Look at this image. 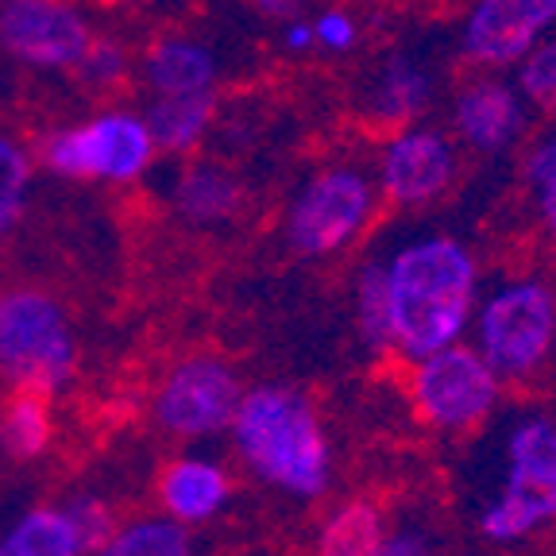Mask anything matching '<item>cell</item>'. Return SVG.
I'll return each mask as SVG.
<instances>
[{"mask_svg":"<svg viewBox=\"0 0 556 556\" xmlns=\"http://www.w3.org/2000/svg\"><path fill=\"white\" fill-rule=\"evenodd\" d=\"M228 495H232V479H228L225 464L208 460V456H182L159 479V506L166 518H174L186 530L217 518Z\"/></svg>","mask_w":556,"mask_h":556,"instance_id":"5bb4252c","label":"cell"},{"mask_svg":"<svg viewBox=\"0 0 556 556\" xmlns=\"http://www.w3.org/2000/svg\"><path fill=\"white\" fill-rule=\"evenodd\" d=\"M518 66V93L526 101L548 104L556 97V39L553 43H538L530 54H521Z\"/></svg>","mask_w":556,"mask_h":556,"instance_id":"484cf974","label":"cell"},{"mask_svg":"<svg viewBox=\"0 0 556 556\" xmlns=\"http://www.w3.org/2000/svg\"><path fill=\"white\" fill-rule=\"evenodd\" d=\"M62 510H66V518L74 521V530H78L86 553H89V548H97L104 538H109V533L116 530L113 506L104 503L101 495H74V498H66V506H62Z\"/></svg>","mask_w":556,"mask_h":556,"instance_id":"4316f807","label":"cell"},{"mask_svg":"<svg viewBox=\"0 0 556 556\" xmlns=\"http://www.w3.org/2000/svg\"><path fill=\"white\" fill-rule=\"evenodd\" d=\"M387 270L391 348L421 359L464 337L476 309L479 270L471 252L452 236H417L402 243Z\"/></svg>","mask_w":556,"mask_h":556,"instance_id":"6da1fadb","label":"cell"},{"mask_svg":"<svg viewBox=\"0 0 556 556\" xmlns=\"http://www.w3.org/2000/svg\"><path fill=\"white\" fill-rule=\"evenodd\" d=\"M382 533L387 530L371 503H348L325 521L317 556H379Z\"/></svg>","mask_w":556,"mask_h":556,"instance_id":"7402d4cb","label":"cell"},{"mask_svg":"<svg viewBox=\"0 0 556 556\" xmlns=\"http://www.w3.org/2000/svg\"><path fill=\"white\" fill-rule=\"evenodd\" d=\"M379 556H433V553H429V545L417 533L402 530V533H382Z\"/></svg>","mask_w":556,"mask_h":556,"instance_id":"f546056e","label":"cell"},{"mask_svg":"<svg viewBox=\"0 0 556 556\" xmlns=\"http://www.w3.org/2000/svg\"><path fill=\"white\" fill-rule=\"evenodd\" d=\"M217 113V101L213 93H178V97H155L151 109L143 113L151 139H155V151L166 155H186L205 139L208 124Z\"/></svg>","mask_w":556,"mask_h":556,"instance_id":"e0dca14e","label":"cell"},{"mask_svg":"<svg viewBox=\"0 0 556 556\" xmlns=\"http://www.w3.org/2000/svg\"><path fill=\"white\" fill-rule=\"evenodd\" d=\"M556 521V421L526 417L506 441V486L479 514L486 541H521Z\"/></svg>","mask_w":556,"mask_h":556,"instance_id":"277c9868","label":"cell"},{"mask_svg":"<svg viewBox=\"0 0 556 556\" xmlns=\"http://www.w3.org/2000/svg\"><path fill=\"white\" fill-rule=\"evenodd\" d=\"M375 186L356 166L313 174L287 213V240L302 255H332L356 240L371 220Z\"/></svg>","mask_w":556,"mask_h":556,"instance_id":"52a82bcc","label":"cell"},{"mask_svg":"<svg viewBox=\"0 0 556 556\" xmlns=\"http://www.w3.org/2000/svg\"><path fill=\"white\" fill-rule=\"evenodd\" d=\"M548 109H556V97H553V101H548Z\"/></svg>","mask_w":556,"mask_h":556,"instance_id":"836d02e7","label":"cell"},{"mask_svg":"<svg viewBox=\"0 0 556 556\" xmlns=\"http://www.w3.org/2000/svg\"><path fill=\"white\" fill-rule=\"evenodd\" d=\"M240 379L225 359L190 356L174 364L155 391V421L174 437L205 441L232 426V414L240 406Z\"/></svg>","mask_w":556,"mask_h":556,"instance_id":"9c48e42d","label":"cell"},{"mask_svg":"<svg viewBox=\"0 0 556 556\" xmlns=\"http://www.w3.org/2000/svg\"><path fill=\"white\" fill-rule=\"evenodd\" d=\"M282 39H287L290 51H309V47H317V43H313V24H305L302 16L287 20V31H282Z\"/></svg>","mask_w":556,"mask_h":556,"instance_id":"1f68e13d","label":"cell"},{"mask_svg":"<svg viewBox=\"0 0 556 556\" xmlns=\"http://www.w3.org/2000/svg\"><path fill=\"white\" fill-rule=\"evenodd\" d=\"M452 121H456V131L468 148L495 155V151L510 148L526 128V97L498 78L471 81L456 97Z\"/></svg>","mask_w":556,"mask_h":556,"instance_id":"4fadbf2b","label":"cell"},{"mask_svg":"<svg viewBox=\"0 0 556 556\" xmlns=\"http://www.w3.org/2000/svg\"><path fill=\"white\" fill-rule=\"evenodd\" d=\"M31 190V155L12 136H0V240L20 225Z\"/></svg>","mask_w":556,"mask_h":556,"instance_id":"603a6c76","label":"cell"},{"mask_svg":"<svg viewBox=\"0 0 556 556\" xmlns=\"http://www.w3.org/2000/svg\"><path fill=\"white\" fill-rule=\"evenodd\" d=\"M78 375V337L47 290H0V379L12 391L54 399Z\"/></svg>","mask_w":556,"mask_h":556,"instance_id":"3957f363","label":"cell"},{"mask_svg":"<svg viewBox=\"0 0 556 556\" xmlns=\"http://www.w3.org/2000/svg\"><path fill=\"white\" fill-rule=\"evenodd\" d=\"M86 556H193L190 530L166 514L116 521V530Z\"/></svg>","mask_w":556,"mask_h":556,"instance_id":"ffe728a7","label":"cell"},{"mask_svg":"<svg viewBox=\"0 0 556 556\" xmlns=\"http://www.w3.org/2000/svg\"><path fill=\"white\" fill-rule=\"evenodd\" d=\"M74 70L89 89H113L128 74V51L113 39H89L86 54Z\"/></svg>","mask_w":556,"mask_h":556,"instance_id":"d4e9b609","label":"cell"},{"mask_svg":"<svg viewBox=\"0 0 556 556\" xmlns=\"http://www.w3.org/2000/svg\"><path fill=\"white\" fill-rule=\"evenodd\" d=\"M556 24V0H476L464 20V54L479 66H510Z\"/></svg>","mask_w":556,"mask_h":556,"instance_id":"8fae6325","label":"cell"},{"mask_svg":"<svg viewBox=\"0 0 556 556\" xmlns=\"http://www.w3.org/2000/svg\"><path fill=\"white\" fill-rule=\"evenodd\" d=\"M143 78L155 97L213 93L217 59L198 39H159L143 62Z\"/></svg>","mask_w":556,"mask_h":556,"instance_id":"9a60e30c","label":"cell"},{"mask_svg":"<svg viewBox=\"0 0 556 556\" xmlns=\"http://www.w3.org/2000/svg\"><path fill=\"white\" fill-rule=\"evenodd\" d=\"M526 178H530V186H538V190L556 182V136H545L538 148L526 155Z\"/></svg>","mask_w":556,"mask_h":556,"instance_id":"f1b7e54d","label":"cell"},{"mask_svg":"<svg viewBox=\"0 0 556 556\" xmlns=\"http://www.w3.org/2000/svg\"><path fill=\"white\" fill-rule=\"evenodd\" d=\"M170 201L190 225L208 228V225H220V220H232L243 193H240V182H236L225 166L190 163L182 174H178V182H174V190H170Z\"/></svg>","mask_w":556,"mask_h":556,"instance_id":"2e32d148","label":"cell"},{"mask_svg":"<svg viewBox=\"0 0 556 556\" xmlns=\"http://www.w3.org/2000/svg\"><path fill=\"white\" fill-rule=\"evenodd\" d=\"M359 332L371 348H391V305H387V270L382 263H367L356 282Z\"/></svg>","mask_w":556,"mask_h":556,"instance_id":"cb8c5ba5","label":"cell"},{"mask_svg":"<svg viewBox=\"0 0 556 556\" xmlns=\"http://www.w3.org/2000/svg\"><path fill=\"white\" fill-rule=\"evenodd\" d=\"M47 444H51L47 399L16 391L9 399V406L0 409V448L9 452L12 460H35V456L47 452Z\"/></svg>","mask_w":556,"mask_h":556,"instance_id":"44dd1931","label":"cell"},{"mask_svg":"<svg viewBox=\"0 0 556 556\" xmlns=\"http://www.w3.org/2000/svg\"><path fill=\"white\" fill-rule=\"evenodd\" d=\"M556 340V294L541 278L506 282L476 309V348L498 375H530Z\"/></svg>","mask_w":556,"mask_h":556,"instance_id":"5b68a950","label":"cell"},{"mask_svg":"<svg viewBox=\"0 0 556 556\" xmlns=\"http://www.w3.org/2000/svg\"><path fill=\"white\" fill-rule=\"evenodd\" d=\"M429 97H433V78L426 66H417L409 54H394L379 70L371 89V116L382 124H409L417 113H426Z\"/></svg>","mask_w":556,"mask_h":556,"instance_id":"d6986e66","label":"cell"},{"mask_svg":"<svg viewBox=\"0 0 556 556\" xmlns=\"http://www.w3.org/2000/svg\"><path fill=\"white\" fill-rule=\"evenodd\" d=\"M0 556H86L62 506H35L0 533Z\"/></svg>","mask_w":556,"mask_h":556,"instance_id":"ac0fdd59","label":"cell"},{"mask_svg":"<svg viewBox=\"0 0 556 556\" xmlns=\"http://www.w3.org/2000/svg\"><path fill=\"white\" fill-rule=\"evenodd\" d=\"M313 43L325 51H352L356 47V20L340 9H329L313 20Z\"/></svg>","mask_w":556,"mask_h":556,"instance_id":"83f0119b","label":"cell"},{"mask_svg":"<svg viewBox=\"0 0 556 556\" xmlns=\"http://www.w3.org/2000/svg\"><path fill=\"white\" fill-rule=\"evenodd\" d=\"M541 220H545V232L556 248V182L541 190Z\"/></svg>","mask_w":556,"mask_h":556,"instance_id":"d6a6232c","label":"cell"},{"mask_svg":"<svg viewBox=\"0 0 556 556\" xmlns=\"http://www.w3.org/2000/svg\"><path fill=\"white\" fill-rule=\"evenodd\" d=\"M255 9L263 12V16H270V20H294V16H302V9H305V0H252Z\"/></svg>","mask_w":556,"mask_h":556,"instance_id":"4dcf8cb0","label":"cell"},{"mask_svg":"<svg viewBox=\"0 0 556 556\" xmlns=\"http://www.w3.org/2000/svg\"><path fill=\"white\" fill-rule=\"evenodd\" d=\"M89 39L86 16L62 0H9L0 9V43L35 70H74Z\"/></svg>","mask_w":556,"mask_h":556,"instance_id":"30bf717a","label":"cell"},{"mask_svg":"<svg viewBox=\"0 0 556 556\" xmlns=\"http://www.w3.org/2000/svg\"><path fill=\"white\" fill-rule=\"evenodd\" d=\"M228 433L243 468L275 491L294 498H317L329 491V437L313 402L294 387L263 382L243 391Z\"/></svg>","mask_w":556,"mask_h":556,"instance_id":"7a4b0ae2","label":"cell"},{"mask_svg":"<svg viewBox=\"0 0 556 556\" xmlns=\"http://www.w3.org/2000/svg\"><path fill=\"white\" fill-rule=\"evenodd\" d=\"M456 178V151L433 128H409L387 143L379 166L382 193L399 205L437 201Z\"/></svg>","mask_w":556,"mask_h":556,"instance_id":"7c38bea8","label":"cell"},{"mask_svg":"<svg viewBox=\"0 0 556 556\" xmlns=\"http://www.w3.org/2000/svg\"><path fill=\"white\" fill-rule=\"evenodd\" d=\"M498 402V371L479 356V348L448 344L414 359V406L437 429L479 426Z\"/></svg>","mask_w":556,"mask_h":556,"instance_id":"ba28073f","label":"cell"},{"mask_svg":"<svg viewBox=\"0 0 556 556\" xmlns=\"http://www.w3.org/2000/svg\"><path fill=\"white\" fill-rule=\"evenodd\" d=\"M155 159L143 116L101 113L78 128L54 131L43 143V166L62 178H101V182H131Z\"/></svg>","mask_w":556,"mask_h":556,"instance_id":"8992f818","label":"cell"}]
</instances>
